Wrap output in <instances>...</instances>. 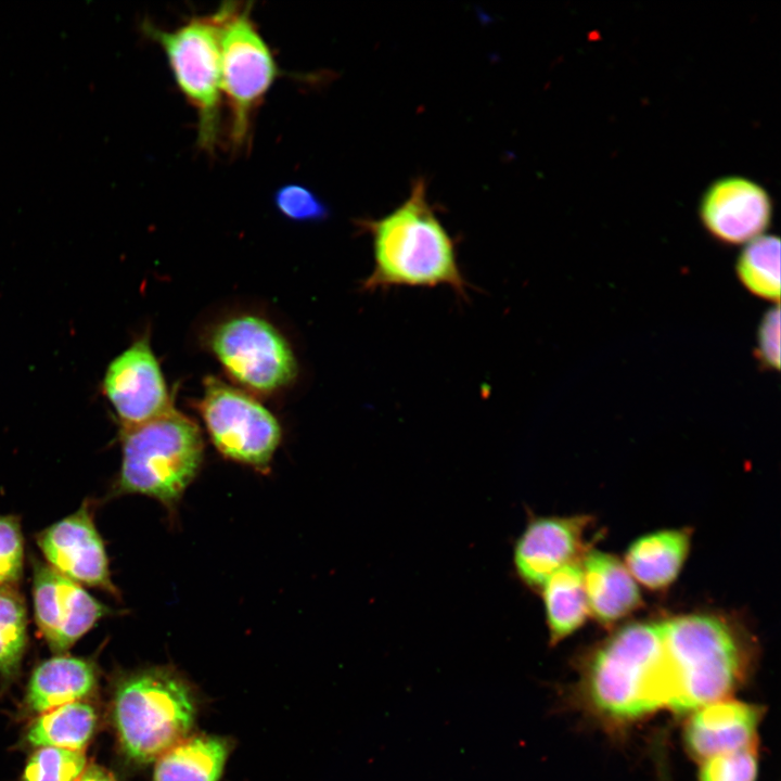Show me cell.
Here are the masks:
<instances>
[{"label":"cell","instance_id":"cell-1","mask_svg":"<svg viewBox=\"0 0 781 781\" xmlns=\"http://www.w3.org/2000/svg\"><path fill=\"white\" fill-rule=\"evenodd\" d=\"M360 227L373 247V268L361 284L363 291L444 285L466 297L468 282L453 240L430 205L422 179L398 207L380 219L362 220Z\"/></svg>","mask_w":781,"mask_h":781},{"label":"cell","instance_id":"cell-2","mask_svg":"<svg viewBox=\"0 0 781 781\" xmlns=\"http://www.w3.org/2000/svg\"><path fill=\"white\" fill-rule=\"evenodd\" d=\"M670 677L669 708L694 710L726 699L754 660L753 643L729 617L690 613L660 619Z\"/></svg>","mask_w":781,"mask_h":781},{"label":"cell","instance_id":"cell-3","mask_svg":"<svg viewBox=\"0 0 781 781\" xmlns=\"http://www.w3.org/2000/svg\"><path fill=\"white\" fill-rule=\"evenodd\" d=\"M582 693L600 718L627 724L669 707L670 680L660 620L625 625L590 654Z\"/></svg>","mask_w":781,"mask_h":781},{"label":"cell","instance_id":"cell-4","mask_svg":"<svg viewBox=\"0 0 781 781\" xmlns=\"http://www.w3.org/2000/svg\"><path fill=\"white\" fill-rule=\"evenodd\" d=\"M200 699L192 683L168 666H153L118 677L112 699V721L124 757L143 766L188 737Z\"/></svg>","mask_w":781,"mask_h":781},{"label":"cell","instance_id":"cell-5","mask_svg":"<svg viewBox=\"0 0 781 781\" xmlns=\"http://www.w3.org/2000/svg\"><path fill=\"white\" fill-rule=\"evenodd\" d=\"M120 444L121 464L108 496L143 495L174 516L204 460L197 423L171 406L149 422L121 428Z\"/></svg>","mask_w":781,"mask_h":781},{"label":"cell","instance_id":"cell-6","mask_svg":"<svg viewBox=\"0 0 781 781\" xmlns=\"http://www.w3.org/2000/svg\"><path fill=\"white\" fill-rule=\"evenodd\" d=\"M220 13V77L229 112L228 141L233 152L246 149L254 116L281 69L252 16L251 3L225 2Z\"/></svg>","mask_w":781,"mask_h":781},{"label":"cell","instance_id":"cell-7","mask_svg":"<svg viewBox=\"0 0 781 781\" xmlns=\"http://www.w3.org/2000/svg\"><path fill=\"white\" fill-rule=\"evenodd\" d=\"M220 13L194 16L171 30L144 18L141 34L165 53L177 87L197 116V145L214 153L221 132Z\"/></svg>","mask_w":781,"mask_h":781},{"label":"cell","instance_id":"cell-8","mask_svg":"<svg viewBox=\"0 0 781 781\" xmlns=\"http://www.w3.org/2000/svg\"><path fill=\"white\" fill-rule=\"evenodd\" d=\"M199 411L217 451L227 460L267 474L281 443L276 417L248 393L221 380H204Z\"/></svg>","mask_w":781,"mask_h":781},{"label":"cell","instance_id":"cell-9","mask_svg":"<svg viewBox=\"0 0 781 781\" xmlns=\"http://www.w3.org/2000/svg\"><path fill=\"white\" fill-rule=\"evenodd\" d=\"M208 346L227 374L241 387L269 395L297 374L294 353L281 332L256 315H238L216 324Z\"/></svg>","mask_w":781,"mask_h":781},{"label":"cell","instance_id":"cell-10","mask_svg":"<svg viewBox=\"0 0 781 781\" xmlns=\"http://www.w3.org/2000/svg\"><path fill=\"white\" fill-rule=\"evenodd\" d=\"M31 599L36 626L56 654H63L114 612L86 588L31 556Z\"/></svg>","mask_w":781,"mask_h":781},{"label":"cell","instance_id":"cell-11","mask_svg":"<svg viewBox=\"0 0 781 781\" xmlns=\"http://www.w3.org/2000/svg\"><path fill=\"white\" fill-rule=\"evenodd\" d=\"M92 507L93 502L86 499L74 513L38 532L35 540L43 562L55 572L84 587L119 598Z\"/></svg>","mask_w":781,"mask_h":781},{"label":"cell","instance_id":"cell-12","mask_svg":"<svg viewBox=\"0 0 781 781\" xmlns=\"http://www.w3.org/2000/svg\"><path fill=\"white\" fill-rule=\"evenodd\" d=\"M102 390L121 428L149 422L171 406L166 381L144 334L106 368Z\"/></svg>","mask_w":781,"mask_h":781},{"label":"cell","instance_id":"cell-13","mask_svg":"<svg viewBox=\"0 0 781 781\" xmlns=\"http://www.w3.org/2000/svg\"><path fill=\"white\" fill-rule=\"evenodd\" d=\"M589 516H537L529 514L521 535L513 543V569L517 579L530 590H538L560 568L581 561L588 551L584 534Z\"/></svg>","mask_w":781,"mask_h":781},{"label":"cell","instance_id":"cell-14","mask_svg":"<svg viewBox=\"0 0 781 781\" xmlns=\"http://www.w3.org/2000/svg\"><path fill=\"white\" fill-rule=\"evenodd\" d=\"M772 216L768 192L741 176H727L713 182L700 204L705 229L727 244H742L761 235Z\"/></svg>","mask_w":781,"mask_h":781},{"label":"cell","instance_id":"cell-15","mask_svg":"<svg viewBox=\"0 0 781 781\" xmlns=\"http://www.w3.org/2000/svg\"><path fill=\"white\" fill-rule=\"evenodd\" d=\"M763 708L721 699L693 710L684 727L688 752L699 760L755 745Z\"/></svg>","mask_w":781,"mask_h":781},{"label":"cell","instance_id":"cell-16","mask_svg":"<svg viewBox=\"0 0 781 781\" xmlns=\"http://www.w3.org/2000/svg\"><path fill=\"white\" fill-rule=\"evenodd\" d=\"M589 613L602 625H613L641 605L636 580L613 554L588 550L581 559Z\"/></svg>","mask_w":781,"mask_h":781},{"label":"cell","instance_id":"cell-17","mask_svg":"<svg viewBox=\"0 0 781 781\" xmlns=\"http://www.w3.org/2000/svg\"><path fill=\"white\" fill-rule=\"evenodd\" d=\"M97 668L92 661L57 654L41 662L33 671L25 696L31 713L42 714L65 704L81 701L97 686Z\"/></svg>","mask_w":781,"mask_h":781},{"label":"cell","instance_id":"cell-18","mask_svg":"<svg viewBox=\"0 0 781 781\" xmlns=\"http://www.w3.org/2000/svg\"><path fill=\"white\" fill-rule=\"evenodd\" d=\"M234 741L216 734H189L156 760L151 781H219Z\"/></svg>","mask_w":781,"mask_h":781},{"label":"cell","instance_id":"cell-19","mask_svg":"<svg viewBox=\"0 0 781 781\" xmlns=\"http://www.w3.org/2000/svg\"><path fill=\"white\" fill-rule=\"evenodd\" d=\"M689 529H665L636 539L625 554L626 567L645 588L662 590L677 578L690 549Z\"/></svg>","mask_w":781,"mask_h":781},{"label":"cell","instance_id":"cell-20","mask_svg":"<svg viewBox=\"0 0 781 781\" xmlns=\"http://www.w3.org/2000/svg\"><path fill=\"white\" fill-rule=\"evenodd\" d=\"M539 592L545 606L549 644L556 645L575 632L589 615L581 561L556 571Z\"/></svg>","mask_w":781,"mask_h":781},{"label":"cell","instance_id":"cell-21","mask_svg":"<svg viewBox=\"0 0 781 781\" xmlns=\"http://www.w3.org/2000/svg\"><path fill=\"white\" fill-rule=\"evenodd\" d=\"M98 722L94 707L77 701L40 714L29 726L26 741L33 746L84 751Z\"/></svg>","mask_w":781,"mask_h":781},{"label":"cell","instance_id":"cell-22","mask_svg":"<svg viewBox=\"0 0 781 781\" xmlns=\"http://www.w3.org/2000/svg\"><path fill=\"white\" fill-rule=\"evenodd\" d=\"M737 274L754 295L779 303L780 241L774 235H759L746 243L737 260Z\"/></svg>","mask_w":781,"mask_h":781},{"label":"cell","instance_id":"cell-23","mask_svg":"<svg viewBox=\"0 0 781 781\" xmlns=\"http://www.w3.org/2000/svg\"><path fill=\"white\" fill-rule=\"evenodd\" d=\"M28 614L17 588L0 586V675L16 676L28 642Z\"/></svg>","mask_w":781,"mask_h":781},{"label":"cell","instance_id":"cell-24","mask_svg":"<svg viewBox=\"0 0 781 781\" xmlns=\"http://www.w3.org/2000/svg\"><path fill=\"white\" fill-rule=\"evenodd\" d=\"M85 767L84 751L38 747L26 764L22 781H77Z\"/></svg>","mask_w":781,"mask_h":781},{"label":"cell","instance_id":"cell-25","mask_svg":"<svg viewBox=\"0 0 781 781\" xmlns=\"http://www.w3.org/2000/svg\"><path fill=\"white\" fill-rule=\"evenodd\" d=\"M272 201L283 217L296 222H318L330 214L327 204L312 190L295 182L278 188Z\"/></svg>","mask_w":781,"mask_h":781},{"label":"cell","instance_id":"cell-26","mask_svg":"<svg viewBox=\"0 0 781 781\" xmlns=\"http://www.w3.org/2000/svg\"><path fill=\"white\" fill-rule=\"evenodd\" d=\"M25 562V543L20 517L0 514V586L20 585Z\"/></svg>","mask_w":781,"mask_h":781},{"label":"cell","instance_id":"cell-27","mask_svg":"<svg viewBox=\"0 0 781 781\" xmlns=\"http://www.w3.org/2000/svg\"><path fill=\"white\" fill-rule=\"evenodd\" d=\"M758 758L754 746L703 760L700 781H756Z\"/></svg>","mask_w":781,"mask_h":781},{"label":"cell","instance_id":"cell-28","mask_svg":"<svg viewBox=\"0 0 781 781\" xmlns=\"http://www.w3.org/2000/svg\"><path fill=\"white\" fill-rule=\"evenodd\" d=\"M756 354L765 367L779 369L780 366V309H769L758 328Z\"/></svg>","mask_w":781,"mask_h":781},{"label":"cell","instance_id":"cell-29","mask_svg":"<svg viewBox=\"0 0 781 781\" xmlns=\"http://www.w3.org/2000/svg\"><path fill=\"white\" fill-rule=\"evenodd\" d=\"M77 781H117L114 774L107 769L98 766L89 765L85 767L84 771L77 779Z\"/></svg>","mask_w":781,"mask_h":781}]
</instances>
